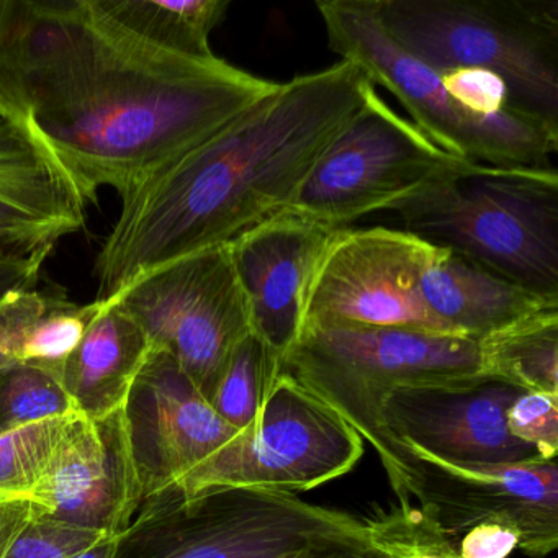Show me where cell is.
I'll return each instance as SVG.
<instances>
[{
  "instance_id": "1",
  "label": "cell",
  "mask_w": 558,
  "mask_h": 558,
  "mask_svg": "<svg viewBox=\"0 0 558 558\" xmlns=\"http://www.w3.org/2000/svg\"><path fill=\"white\" fill-rule=\"evenodd\" d=\"M277 86L153 47L100 0H0V120L40 142L86 204L129 194Z\"/></svg>"
},
{
  "instance_id": "2",
  "label": "cell",
  "mask_w": 558,
  "mask_h": 558,
  "mask_svg": "<svg viewBox=\"0 0 558 558\" xmlns=\"http://www.w3.org/2000/svg\"><path fill=\"white\" fill-rule=\"evenodd\" d=\"M374 89L349 61L279 83L123 195L119 220L94 264L97 300L116 299L146 274L230 244L289 211L323 153Z\"/></svg>"
},
{
  "instance_id": "3",
  "label": "cell",
  "mask_w": 558,
  "mask_h": 558,
  "mask_svg": "<svg viewBox=\"0 0 558 558\" xmlns=\"http://www.w3.org/2000/svg\"><path fill=\"white\" fill-rule=\"evenodd\" d=\"M371 544L365 521L293 493L175 486L143 499L116 558H328Z\"/></svg>"
},
{
  "instance_id": "4",
  "label": "cell",
  "mask_w": 558,
  "mask_h": 558,
  "mask_svg": "<svg viewBox=\"0 0 558 558\" xmlns=\"http://www.w3.org/2000/svg\"><path fill=\"white\" fill-rule=\"evenodd\" d=\"M282 372L336 411L384 465L400 506H411L397 440L381 424L395 388L485 375L478 341L393 328H312L282 357Z\"/></svg>"
},
{
  "instance_id": "5",
  "label": "cell",
  "mask_w": 558,
  "mask_h": 558,
  "mask_svg": "<svg viewBox=\"0 0 558 558\" xmlns=\"http://www.w3.org/2000/svg\"><path fill=\"white\" fill-rule=\"evenodd\" d=\"M390 211L404 231L498 276L558 299L557 169L480 166L411 195Z\"/></svg>"
},
{
  "instance_id": "6",
  "label": "cell",
  "mask_w": 558,
  "mask_h": 558,
  "mask_svg": "<svg viewBox=\"0 0 558 558\" xmlns=\"http://www.w3.org/2000/svg\"><path fill=\"white\" fill-rule=\"evenodd\" d=\"M385 32L434 71L501 77L519 112L558 132L557 0H374Z\"/></svg>"
},
{
  "instance_id": "7",
  "label": "cell",
  "mask_w": 558,
  "mask_h": 558,
  "mask_svg": "<svg viewBox=\"0 0 558 558\" xmlns=\"http://www.w3.org/2000/svg\"><path fill=\"white\" fill-rule=\"evenodd\" d=\"M329 48L387 89L411 122L440 149L495 169H555L558 132L518 110L478 117L463 110L437 71L404 51L378 21L374 0H323L316 4Z\"/></svg>"
},
{
  "instance_id": "8",
  "label": "cell",
  "mask_w": 558,
  "mask_h": 558,
  "mask_svg": "<svg viewBox=\"0 0 558 558\" xmlns=\"http://www.w3.org/2000/svg\"><path fill=\"white\" fill-rule=\"evenodd\" d=\"M478 168L440 149L374 89L323 153L289 211L344 230L359 218L391 210L424 189Z\"/></svg>"
},
{
  "instance_id": "9",
  "label": "cell",
  "mask_w": 558,
  "mask_h": 558,
  "mask_svg": "<svg viewBox=\"0 0 558 558\" xmlns=\"http://www.w3.org/2000/svg\"><path fill=\"white\" fill-rule=\"evenodd\" d=\"M364 440L312 391L280 374L259 426L175 483L184 495L211 488L308 492L351 472Z\"/></svg>"
},
{
  "instance_id": "10",
  "label": "cell",
  "mask_w": 558,
  "mask_h": 558,
  "mask_svg": "<svg viewBox=\"0 0 558 558\" xmlns=\"http://www.w3.org/2000/svg\"><path fill=\"white\" fill-rule=\"evenodd\" d=\"M112 300L135 319L153 349L175 359L205 400L251 332L228 244L166 264Z\"/></svg>"
},
{
  "instance_id": "11",
  "label": "cell",
  "mask_w": 558,
  "mask_h": 558,
  "mask_svg": "<svg viewBox=\"0 0 558 558\" xmlns=\"http://www.w3.org/2000/svg\"><path fill=\"white\" fill-rule=\"evenodd\" d=\"M437 251L404 230H339L306 290L302 331L393 328L447 335L421 292Z\"/></svg>"
},
{
  "instance_id": "12",
  "label": "cell",
  "mask_w": 558,
  "mask_h": 558,
  "mask_svg": "<svg viewBox=\"0 0 558 558\" xmlns=\"http://www.w3.org/2000/svg\"><path fill=\"white\" fill-rule=\"evenodd\" d=\"M411 502L447 535L457 537L480 522L511 524L519 548L544 558L558 547V465L538 460L514 466H469L444 462L397 440Z\"/></svg>"
},
{
  "instance_id": "13",
  "label": "cell",
  "mask_w": 558,
  "mask_h": 558,
  "mask_svg": "<svg viewBox=\"0 0 558 558\" xmlns=\"http://www.w3.org/2000/svg\"><path fill=\"white\" fill-rule=\"evenodd\" d=\"M522 393L521 388L488 375L395 388L381 403V424L391 439L444 462L525 465L545 459L509 434L506 414Z\"/></svg>"
},
{
  "instance_id": "14",
  "label": "cell",
  "mask_w": 558,
  "mask_h": 558,
  "mask_svg": "<svg viewBox=\"0 0 558 558\" xmlns=\"http://www.w3.org/2000/svg\"><path fill=\"white\" fill-rule=\"evenodd\" d=\"M123 410L143 499L175 485L241 434L159 349H151Z\"/></svg>"
},
{
  "instance_id": "15",
  "label": "cell",
  "mask_w": 558,
  "mask_h": 558,
  "mask_svg": "<svg viewBox=\"0 0 558 558\" xmlns=\"http://www.w3.org/2000/svg\"><path fill=\"white\" fill-rule=\"evenodd\" d=\"M31 502L44 518L122 535L143 502L125 410L99 420L77 414Z\"/></svg>"
},
{
  "instance_id": "16",
  "label": "cell",
  "mask_w": 558,
  "mask_h": 558,
  "mask_svg": "<svg viewBox=\"0 0 558 558\" xmlns=\"http://www.w3.org/2000/svg\"><path fill=\"white\" fill-rule=\"evenodd\" d=\"M339 230L283 211L228 244L251 332L283 357L302 332L312 277Z\"/></svg>"
},
{
  "instance_id": "17",
  "label": "cell",
  "mask_w": 558,
  "mask_h": 558,
  "mask_svg": "<svg viewBox=\"0 0 558 558\" xmlns=\"http://www.w3.org/2000/svg\"><path fill=\"white\" fill-rule=\"evenodd\" d=\"M86 201L31 133L0 120V254L53 251L83 230Z\"/></svg>"
},
{
  "instance_id": "18",
  "label": "cell",
  "mask_w": 558,
  "mask_h": 558,
  "mask_svg": "<svg viewBox=\"0 0 558 558\" xmlns=\"http://www.w3.org/2000/svg\"><path fill=\"white\" fill-rule=\"evenodd\" d=\"M421 292L447 335L475 341L541 310L558 306L555 296L538 295L440 247L424 272Z\"/></svg>"
},
{
  "instance_id": "19",
  "label": "cell",
  "mask_w": 558,
  "mask_h": 558,
  "mask_svg": "<svg viewBox=\"0 0 558 558\" xmlns=\"http://www.w3.org/2000/svg\"><path fill=\"white\" fill-rule=\"evenodd\" d=\"M151 342L117 300H102L76 351L58 374L77 413L99 420L125 407Z\"/></svg>"
},
{
  "instance_id": "20",
  "label": "cell",
  "mask_w": 558,
  "mask_h": 558,
  "mask_svg": "<svg viewBox=\"0 0 558 558\" xmlns=\"http://www.w3.org/2000/svg\"><path fill=\"white\" fill-rule=\"evenodd\" d=\"M100 4L153 47L198 61L217 58L210 37L230 9L228 0H100Z\"/></svg>"
},
{
  "instance_id": "21",
  "label": "cell",
  "mask_w": 558,
  "mask_h": 558,
  "mask_svg": "<svg viewBox=\"0 0 558 558\" xmlns=\"http://www.w3.org/2000/svg\"><path fill=\"white\" fill-rule=\"evenodd\" d=\"M482 372L524 391L558 393V306L478 341Z\"/></svg>"
},
{
  "instance_id": "22",
  "label": "cell",
  "mask_w": 558,
  "mask_h": 558,
  "mask_svg": "<svg viewBox=\"0 0 558 558\" xmlns=\"http://www.w3.org/2000/svg\"><path fill=\"white\" fill-rule=\"evenodd\" d=\"M280 374L282 357L250 332L234 348L207 401L234 429L254 433Z\"/></svg>"
},
{
  "instance_id": "23",
  "label": "cell",
  "mask_w": 558,
  "mask_h": 558,
  "mask_svg": "<svg viewBox=\"0 0 558 558\" xmlns=\"http://www.w3.org/2000/svg\"><path fill=\"white\" fill-rule=\"evenodd\" d=\"M77 414L35 421L0 436V502L31 501Z\"/></svg>"
},
{
  "instance_id": "24",
  "label": "cell",
  "mask_w": 558,
  "mask_h": 558,
  "mask_svg": "<svg viewBox=\"0 0 558 558\" xmlns=\"http://www.w3.org/2000/svg\"><path fill=\"white\" fill-rule=\"evenodd\" d=\"M74 413L73 401L50 372L27 364L0 371V436L35 421Z\"/></svg>"
},
{
  "instance_id": "25",
  "label": "cell",
  "mask_w": 558,
  "mask_h": 558,
  "mask_svg": "<svg viewBox=\"0 0 558 558\" xmlns=\"http://www.w3.org/2000/svg\"><path fill=\"white\" fill-rule=\"evenodd\" d=\"M368 541L390 558H462L453 538L417 506H395L365 521Z\"/></svg>"
},
{
  "instance_id": "26",
  "label": "cell",
  "mask_w": 558,
  "mask_h": 558,
  "mask_svg": "<svg viewBox=\"0 0 558 558\" xmlns=\"http://www.w3.org/2000/svg\"><path fill=\"white\" fill-rule=\"evenodd\" d=\"M102 306V300L74 306L58 302L25 336L19 364L44 368L58 378L64 362L76 351L87 328Z\"/></svg>"
},
{
  "instance_id": "27",
  "label": "cell",
  "mask_w": 558,
  "mask_h": 558,
  "mask_svg": "<svg viewBox=\"0 0 558 558\" xmlns=\"http://www.w3.org/2000/svg\"><path fill=\"white\" fill-rule=\"evenodd\" d=\"M506 424L512 437L534 447L542 459H557L558 393L524 391L509 408Z\"/></svg>"
},
{
  "instance_id": "28",
  "label": "cell",
  "mask_w": 558,
  "mask_h": 558,
  "mask_svg": "<svg viewBox=\"0 0 558 558\" xmlns=\"http://www.w3.org/2000/svg\"><path fill=\"white\" fill-rule=\"evenodd\" d=\"M104 537L109 535L38 515L19 535L4 558H73Z\"/></svg>"
},
{
  "instance_id": "29",
  "label": "cell",
  "mask_w": 558,
  "mask_h": 558,
  "mask_svg": "<svg viewBox=\"0 0 558 558\" xmlns=\"http://www.w3.org/2000/svg\"><path fill=\"white\" fill-rule=\"evenodd\" d=\"M444 89L472 116L495 117L514 109L508 87L492 71L456 68L437 71ZM519 112V110H518Z\"/></svg>"
},
{
  "instance_id": "30",
  "label": "cell",
  "mask_w": 558,
  "mask_h": 558,
  "mask_svg": "<svg viewBox=\"0 0 558 558\" xmlns=\"http://www.w3.org/2000/svg\"><path fill=\"white\" fill-rule=\"evenodd\" d=\"M57 303L38 289L0 302V371L19 364L25 336Z\"/></svg>"
},
{
  "instance_id": "31",
  "label": "cell",
  "mask_w": 558,
  "mask_h": 558,
  "mask_svg": "<svg viewBox=\"0 0 558 558\" xmlns=\"http://www.w3.org/2000/svg\"><path fill=\"white\" fill-rule=\"evenodd\" d=\"M519 532L511 524L486 521L462 534L457 547L462 558H506L519 548Z\"/></svg>"
},
{
  "instance_id": "32",
  "label": "cell",
  "mask_w": 558,
  "mask_h": 558,
  "mask_svg": "<svg viewBox=\"0 0 558 558\" xmlns=\"http://www.w3.org/2000/svg\"><path fill=\"white\" fill-rule=\"evenodd\" d=\"M51 251L34 254H0V302L37 290L41 269Z\"/></svg>"
},
{
  "instance_id": "33",
  "label": "cell",
  "mask_w": 558,
  "mask_h": 558,
  "mask_svg": "<svg viewBox=\"0 0 558 558\" xmlns=\"http://www.w3.org/2000/svg\"><path fill=\"white\" fill-rule=\"evenodd\" d=\"M38 515L41 511L34 502H0V558H4L19 535Z\"/></svg>"
},
{
  "instance_id": "34",
  "label": "cell",
  "mask_w": 558,
  "mask_h": 558,
  "mask_svg": "<svg viewBox=\"0 0 558 558\" xmlns=\"http://www.w3.org/2000/svg\"><path fill=\"white\" fill-rule=\"evenodd\" d=\"M117 538L119 537H110V535L109 537L100 538L93 547L81 551V554L73 558H116Z\"/></svg>"
},
{
  "instance_id": "35",
  "label": "cell",
  "mask_w": 558,
  "mask_h": 558,
  "mask_svg": "<svg viewBox=\"0 0 558 558\" xmlns=\"http://www.w3.org/2000/svg\"><path fill=\"white\" fill-rule=\"evenodd\" d=\"M328 558H390L387 555L381 554L380 550L374 547L372 544L355 545V547L345 548V550L339 551V554L331 555Z\"/></svg>"
}]
</instances>
